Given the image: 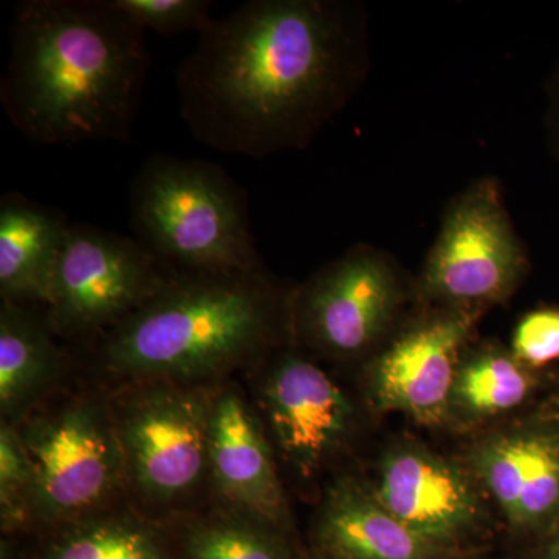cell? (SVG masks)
Returning a JSON list of instances; mask_svg holds the SVG:
<instances>
[{"label":"cell","instance_id":"6da1fadb","mask_svg":"<svg viewBox=\"0 0 559 559\" xmlns=\"http://www.w3.org/2000/svg\"><path fill=\"white\" fill-rule=\"evenodd\" d=\"M366 20L342 0H250L213 20L176 70L180 116L221 153L305 148L358 90Z\"/></svg>","mask_w":559,"mask_h":559},{"label":"cell","instance_id":"7a4b0ae2","mask_svg":"<svg viewBox=\"0 0 559 559\" xmlns=\"http://www.w3.org/2000/svg\"><path fill=\"white\" fill-rule=\"evenodd\" d=\"M148 68L145 28L109 0H25L0 102L36 145L127 143Z\"/></svg>","mask_w":559,"mask_h":559},{"label":"cell","instance_id":"3957f363","mask_svg":"<svg viewBox=\"0 0 559 559\" xmlns=\"http://www.w3.org/2000/svg\"><path fill=\"white\" fill-rule=\"evenodd\" d=\"M290 300L266 270H175L134 314L75 348L83 370L108 388H215L293 344Z\"/></svg>","mask_w":559,"mask_h":559},{"label":"cell","instance_id":"277c9868","mask_svg":"<svg viewBox=\"0 0 559 559\" xmlns=\"http://www.w3.org/2000/svg\"><path fill=\"white\" fill-rule=\"evenodd\" d=\"M36 476L32 536L128 499L110 389L80 370L17 423Z\"/></svg>","mask_w":559,"mask_h":559},{"label":"cell","instance_id":"5b68a950","mask_svg":"<svg viewBox=\"0 0 559 559\" xmlns=\"http://www.w3.org/2000/svg\"><path fill=\"white\" fill-rule=\"evenodd\" d=\"M130 212L140 245L173 270H264L246 193L212 162L151 157L132 182Z\"/></svg>","mask_w":559,"mask_h":559},{"label":"cell","instance_id":"8992f818","mask_svg":"<svg viewBox=\"0 0 559 559\" xmlns=\"http://www.w3.org/2000/svg\"><path fill=\"white\" fill-rule=\"evenodd\" d=\"M216 388L171 382L109 388L128 499L148 520L164 524L210 506V417Z\"/></svg>","mask_w":559,"mask_h":559},{"label":"cell","instance_id":"52a82bcc","mask_svg":"<svg viewBox=\"0 0 559 559\" xmlns=\"http://www.w3.org/2000/svg\"><path fill=\"white\" fill-rule=\"evenodd\" d=\"M240 380L259 415L280 474L310 489L355 436V404L307 353L289 344Z\"/></svg>","mask_w":559,"mask_h":559},{"label":"cell","instance_id":"ba28073f","mask_svg":"<svg viewBox=\"0 0 559 559\" xmlns=\"http://www.w3.org/2000/svg\"><path fill=\"white\" fill-rule=\"evenodd\" d=\"M527 270L498 180L481 178L448 205L415 294L428 307L484 312L510 299Z\"/></svg>","mask_w":559,"mask_h":559},{"label":"cell","instance_id":"9c48e42d","mask_svg":"<svg viewBox=\"0 0 559 559\" xmlns=\"http://www.w3.org/2000/svg\"><path fill=\"white\" fill-rule=\"evenodd\" d=\"M407 297L395 261L370 246L353 248L293 290V345L340 362L369 358L393 336Z\"/></svg>","mask_w":559,"mask_h":559},{"label":"cell","instance_id":"30bf717a","mask_svg":"<svg viewBox=\"0 0 559 559\" xmlns=\"http://www.w3.org/2000/svg\"><path fill=\"white\" fill-rule=\"evenodd\" d=\"M173 270L138 240L91 226H70L49 305L51 330L81 348L156 296Z\"/></svg>","mask_w":559,"mask_h":559},{"label":"cell","instance_id":"8fae6325","mask_svg":"<svg viewBox=\"0 0 559 559\" xmlns=\"http://www.w3.org/2000/svg\"><path fill=\"white\" fill-rule=\"evenodd\" d=\"M480 311L430 307L401 326L366 369V393L378 412H400L423 426L447 423L452 384Z\"/></svg>","mask_w":559,"mask_h":559},{"label":"cell","instance_id":"7c38bea8","mask_svg":"<svg viewBox=\"0 0 559 559\" xmlns=\"http://www.w3.org/2000/svg\"><path fill=\"white\" fill-rule=\"evenodd\" d=\"M210 507L252 518L293 535L285 480L241 380L215 389L210 417Z\"/></svg>","mask_w":559,"mask_h":559},{"label":"cell","instance_id":"4fadbf2b","mask_svg":"<svg viewBox=\"0 0 559 559\" xmlns=\"http://www.w3.org/2000/svg\"><path fill=\"white\" fill-rule=\"evenodd\" d=\"M382 506L423 538L459 551L479 536L485 503L463 463L417 443L389 448L369 484Z\"/></svg>","mask_w":559,"mask_h":559},{"label":"cell","instance_id":"5bb4252c","mask_svg":"<svg viewBox=\"0 0 559 559\" xmlns=\"http://www.w3.org/2000/svg\"><path fill=\"white\" fill-rule=\"evenodd\" d=\"M480 488L514 530L532 532L559 518V432L524 425L474 441L463 457Z\"/></svg>","mask_w":559,"mask_h":559},{"label":"cell","instance_id":"9a60e30c","mask_svg":"<svg viewBox=\"0 0 559 559\" xmlns=\"http://www.w3.org/2000/svg\"><path fill=\"white\" fill-rule=\"evenodd\" d=\"M319 554L340 559H457L407 527L380 502L367 481L341 474L326 484L316 514Z\"/></svg>","mask_w":559,"mask_h":559},{"label":"cell","instance_id":"2e32d148","mask_svg":"<svg viewBox=\"0 0 559 559\" xmlns=\"http://www.w3.org/2000/svg\"><path fill=\"white\" fill-rule=\"evenodd\" d=\"M46 310L0 301V423L16 426L80 370Z\"/></svg>","mask_w":559,"mask_h":559},{"label":"cell","instance_id":"e0dca14e","mask_svg":"<svg viewBox=\"0 0 559 559\" xmlns=\"http://www.w3.org/2000/svg\"><path fill=\"white\" fill-rule=\"evenodd\" d=\"M70 230L60 210L17 193L0 200V297L11 304L46 308Z\"/></svg>","mask_w":559,"mask_h":559},{"label":"cell","instance_id":"ac0fdd59","mask_svg":"<svg viewBox=\"0 0 559 559\" xmlns=\"http://www.w3.org/2000/svg\"><path fill=\"white\" fill-rule=\"evenodd\" d=\"M35 536L38 559H176L164 525L143 516L130 502Z\"/></svg>","mask_w":559,"mask_h":559},{"label":"cell","instance_id":"d6986e66","mask_svg":"<svg viewBox=\"0 0 559 559\" xmlns=\"http://www.w3.org/2000/svg\"><path fill=\"white\" fill-rule=\"evenodd\" d=\"M535 378L511 349L485 345L465 349L455 371L447 423L469 428L518 409Z\"/></svg>","mask_w":559,"mask_h":559},{"label":"cell","instance_id":"ffe728a7","mask_svg":"<svg viewBox=\"0 0 559 559\" xmlns=\"http://www.w3.org/2000/svg\"><path fill=\"white\" fill-rule=\"evenodd\" d=\"M162 525L176 559H296L289 533L216 507Z\"/></svg>","mask_w":559,"mask_h":559},{"label":"cell","instance_id":"44dd1931","mask_svg":"<svg viewBox=\"0 0 559 559\" xmlns=\"http://www.w3.org/2000/svg\"><path fill=\"white\" fill-rule=\"evenodd\" d=\"M36 476L16 428L0 423V527L3 535H32Z\"/></svg>","mask_w":559,"mask_h":559},{"label":"cell","instance_id":"7402d4cb","mask_svg":"<svg viewBox=\"0 0 559 559\" xmlns=\"http://www.w3.org/2000/svg\"><path fill=\"white\" fill-rule=\"evenodd\" d=\"M114 9L130 16L145 31L171 36L204 32L213 22L209 0H109Z\"/></svg>","mask_w":559,"mask_h":559},{"label":"cell","instance_id":"603a6c76","mask_svg":"<svg viewBox=\"0 0 559 559\" xmlns=\"http://www.w3.org/2000/svg\"><path fill=\"white\" fill-rule=\"evenodd\" d=\"M511 352L530 369L558 360L559 310L546 308L525 316L514 330Z\"/></svg>","mask_w":559,"mask_h":559},{"label":"cell","instance_id":"cb8c5ba5","mask_svg":"<svg viewBox=\"0 0 559 559\" xmlns=\"http://www.w3.org/2000/svg\"><path fill=\"white\" fill-rule=\"evenodd\" d=\"M546 130L551 154L559 164V62L547 83Z\"/></svg>","mask_w":559,"mask_h":559},{"label":"cell","instance_id":"d4e9b609","mask_svg":"<svg viewBox=\"0 0 559 559\" xmlns=\"http://www.w3.org/2000/svg\"><path fill=\"white\" fill-rule=\"evenodd\" d=\"M544 559H559V527L554 533V536H551L549 544H547Z\"/></svg>","mask_w":559,"mask_h":559},{"label":"cell","instance_id":"484cf974","mask_svg":"<svg viewBox=\"0 0 559 559\" xmlns=\"http://www.w3.org/2000/svg\"><path fill=\"white\" fill-rule=\"evenodd\" d=\"M308 559H340V558L330 557V555L319 554L318 557L308 558Z\"/></svg>","mask_w":559,"mask_h":559}]
</instances>
